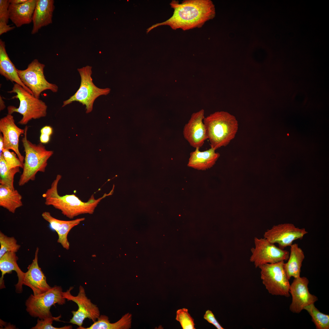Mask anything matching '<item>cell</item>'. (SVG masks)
<instances>
[{
	"instance_id": "obj_16",
	"label": "cell",
	"mask_w": 329,
	"mask_h": 329,
	"mask_svg": "<svg viewBox=\"0 0 329 329\" xmlns=\"http://www.w3.org/2000/svg\"><path fill=\"white\" fill-rule=\"evenodd\" d=\"M39 248H36L34 258L28 267V270L25 273L23 285L30 288L33 295H37L49 290L51 288L47 283L46 277L39 267L38 262Z\"/></svg>"
},
{
	"instance_id": "obj_35",
	"label": "cell",
	"mask_w": 329,
	"mask_h": 329,
	"mask_svg": "<svg viewBox=\"0 0 329 329\" xmlns=\"http://www.w3.org/2000/svg\"><path fill=\"white\" fill-rule=\"evenodd\" d=\"M40 133L41 134H46L51 136L53 133V129L50 126H46L41 129Z\"/></svg>"
},
{
	"instance_id": "obj_37",
	"label": "cell",
	"mask_w": 329,
	"mask_h": 329,
	"mask_svg": "<svg viewBox=\"0 0 329 329\" xmlns=\"http://www.w3.org/2000/svg\"><path fill=\"white\" fill-rule=\"evenodd\" d=\"M28 0H9L10 4H19L24 3Z\"/></svg>"
},
{
	"instance_id": "obj_8",
	"label": "cell",
	"mask_w": 329,
	"mask_h": 329,
	"mask_svg": "<svg viewBox=\"0 0 329 329\" xmlns=\"http://www.w3.org/2000/svg\"><path fill=\"white\" fill-rule=\"evenodd\" d=\"M284 261L267 264L259 267L262 283L273 295L290 296V285L283 267Z\"/></svg>"
},
{
	"instance_id": "obj_13",
	"label": "cell",
	"mask_w": 329,
	"mask_h": 329,
	"mask_svg": "<svg viewBox=\"0 0 329 329\" xmlns=\"http://www.w3.org/2000/svg\"><path fill=\"white\" fill-rule=\"evenodd\" d=\"M309 281L305 277L294 278L290 285L289 293L292 297L289 310L294 313H299L307 306L314 303L318 299L309 292Z\"/></svg>"
},
{
	"instance_id": "obj_32",
	"label": "cell",
	"mask_w": 329,
	"mask_h": 329,
	"mask_svg": "<svg viewBox=\"0 0 329 329\" xmlns=\"http://www.w3.org/2000/svg\"><path fill=\"white\" fill-rule=\"evenodd\" d=\"M9 0H0V21L7 24L9 19Z\"/></svg>"
},
{
	"instance_id": "obj_39",
	"label": "cell",
	"mask_w": 329,
	"mask_h": 329,
	"mask_svg": "<svg viewBox=\"0 0 329 329\" xmlns=\"http://www.w3.org/2000/svg\"><path fill=\"white\" fill-rule=\"evenodd\" d=\"M5 108V102L2 97L0 96V111L4 110Z\"/></svg>"
},
{
	"instance_id": "obj_3",
	"label": "cell",
	"mask_w": 329,
	"mask_h": 329,
	"mask_svg": "<svg viewBox=\"0 0 329 329\" xmlns=\"http://www.w3.org/2000/svg\"><path fill=\"white\" fill-rule=\"evenodd\" d=\"M203 122L210 147L215 150L227 145L235 137L238 128L235 116L226 111L215 112L205 117Z\"/></svg>"
},
{
	"instance_id": "obj_26",
	"label": "cell",
	"mask_w": 329,
	"mask_h": 329,
	"mask_svg": "<svg viewBox=\"0 0 329 329\" xmlns=\"http://www.w3.org/2000/svg\"><path fill=\"white\" fill-rule=\"evenodd\" d=\"M19 167L10 169L8 167L2 154L0 155V183L12 189H15L14 178L20 172Z\"/></svg>"
},
{
	"instance_id": "obj_12",
	"label": "cell",
	"mask_w": 329,
	"mask_h": 329,
	"mask_svg": "<svg viewBox=\"0 0 329 329\" xmlns=\"http://www.w3.org/2000/svg\"><path fill=\"white\" fill-rule=\"evenodd\" d=\"M308 233L304 228H299L292 224L285 223L274 225L268 229L265 232L264 237L272 243H277L279 248L284 249L290 246L295 240L302 239Z\"/></svg>"
},
{
	"instance_id": "obj_31",
	"label": "cell",
	"mask_w": 329,
	"mask_h": 329,
	"mask_svg": "<svg viewBox=\"0 0 329 329\" xmlns=\"http://www.w3.org/2000/svg\"><path fill=\"white\" fill-rule=\"evenodd\" d=\"M2 154L8 168L10 169L19 167L23 168V164L17 157L16 154L9 150L3 149Z\"/></svg>"
},
{
	"instance_id": "obj_36",
	"label": "cell",
	"mask_w": 329,
	"mask_h": 329,
	"mask_svg": "<svg viewBox=\"0 0 329 329\" xmlns=\"http://www.w3.org/2000/svg\"><path fill=\"white\" fill-rule=\"evenodd\" d=\"M50 136L46 134H41L40 137L41 143H47L50 140Z\"/></svg>"
},
{
	"instance_id": "obj_14",
	"label": "cell",
	"mask_w": 329,
	"mask_h": 329,
	"mask_svg": "<svg viewBox=\"0 0 329 329\" xmlns=\"http://www.w3.org/2000/svg\"><path fill=\"white\" fill-rule=\"evenodd\" d=\"M204 111L202 109L193 113L184 127L183 134L189 144L195 148L201 147L207 139L206 130L203 122Z\"/></svg>"
},
{
	"instance_id": "obj_4",
	"label": "cell",
	"mask_w": 329,
	"mask_h": 329,
	"mask_svg": "<svg viewBox=\"0 0 329 329\" xmlns=\"http://www.w3.org/2000/svg\"><path fill=\"white\" fill-rule=\"evenodd\" d=\"M22 141L25 152L23 171L18 182L19 186H24L30 181H34L38 172H44L48 161L53 154L52 150H47L41 143H32L27 139L28 127L25 128Z\"/></svg>"
},
{
	"instance_id": "obj_2",
	"label": "cell",
	"mask_w": 329,
	"mask_h": 329,
	"mask_svg": "<svg viewBox=\"0 0 329 329\" xmlns=\"http://www.w3.org/2000/svg\"><path fill=\"white\" fill-rule=\"evenodd\" d=\"M61 178V175H57L50 187L42 196L45 199L44 203L46 205L52 206L60 210L63 215L70 219H73L82 214H93L101 200L107 196L112 195L114 193V190L112 189L109 193H105L97 199H95L94 195H92L86 202L82 201L74 194L61 196L58 194V186Z\"/></svg>"
},
{
	"instance_id": "obj_15",
	"label": "cell",
	"mask_w": 329,
	"mask_h": 329,
	"mask_svg": "<svg viewBox=\"0 0 329 329\" xmlns=\"http://www.w3.org/2000/svg\"><path fill=\"white\" fill-rule=\"evenodd\" d=\"M0 131L3 135L4 149L13 151L23 164L24 157L20 152L19 147V137L24 134L25 129L18 127L13 116L8 114L0 120Z\"/></svg>"
},
{
	"instance_id": "obj_20",
	"label": "cell",
	"mask_w": 329,
	"mask_h": 329,
	"mask_svg": "<svg viewBox=\"0 0 329 329\" xmlns=\"http://www.w3.org/2000/svg\"><path fill=\"white\" fill-rule=\"evenodd\" d=\"M18 258L16 253L8 252L6 253L0 258V270L2 273L0 278V289L5 288L4 277L6 274L11 273L13 271L16 272L18 277V283L15 285L16 291L18 293H21L23 291V282L25 275L19 267L17 261Z\"/></svg>"
},
{
	"instance_id": "obj_28",
	"label": "cell",
	"mask_w": 329,
	"mask_h": 329,
	"mask_svg": "<svg viewBox=\"0 0 329 329\" xmlns=\"http://www.w3.org/2000/svg\"><path fill=\"white\" fill-rule=\"evenodd\" d=\"M0 258L8 252H17L20 247L14 237H8L0 232Z\"/></svg>"
},
{
	"instance_id": "obj_18",
	"label": "cell",
	"mask_w": 329,
	"mask_h": 329,
	"mask_svg": "<svg viewBox=\"0 0 329 329\" xmlns=\"http://www.w3.org/2000/svg\"><path fill=\"white\" fill-rule=\"evenodd\" d=\"M54 2L53 0H37L32 18L31 34L37 33L42 27L52 23Z\"/></svg>"
},
{
	"instance_id": "obj_5",
	"label": "cell",
	"mask_w": 329,
	"mask_h": 329,
	"mask_svg": "<svg viewBox=\"0 0 329 329\" xmlns=\"http://www.w3.org/2000/svg\"><path fill=\"white\" fill-rule=\"evenodd\" d=\"M8 92L16 94L12 99H18L19 101L18 108L12 105L7 107L8 114H12L16 112L22 115V118L18 122L19 124L25 125L32 119L46 116L48 107L45 102L35 97L21 86L15 83L12 90Z\"/></svg>"
},
{
	"instance_id": "obj_10",
	"label": "cell",
	"mask_w": 329,
	"mask_h": 329,
	"mask_svg": "<svg viewBox=\"0 0 329 329\" xmlns=\"http://www.w3.org/2000/svg\"><path fill=\"white\" fill-rule=\"evenodd\" d=\"M255 247L251 249L250 261L256 268L267 264L287 260L289 252L276 246L264 237L254 239Z\"/></svg>"
},
{
	"instance_id": "obj_22",
	"label": "cell",
	"mask_w": 329,
	"mask_h": 329,
	"mask_svg": "<svg viewBox=\"0 0 329 329\" xmlns=\"http://www.w3.org/2000/svg\"><path fill=\"white\" fill-rule=\"evenodd\" d=\"M0 74L7 80L15 82L33 95L32 92L23 84L19 78L17 69L7 53L5 43L1 39L0 40Z\"/></svg>"
},
{
	"instance_id": "obj_34",
	"label": "cell",
	"mask_w": 329,
	"mask_h": 329,
	"mask_svg": "<svg viewBox=\"0 0 329 329\" xmlns=\"http://www.w3.org/2000/svg\"><path fill=\"white\" fill-rule=\"evenodd\" d=\"M15 27H11L5 22L0 21V35L13 30Z\"/></svg>"
},
{
	"instance_id": "obj_30",
	"label": "cell",
	"mask_w": 329,
	"mask_h": 329,
	"mask_svg": "<svg viewBox=\"0 0 329 329\" xmlns=\"http://www.w3.org/2000/svg\"><path fill=\"white\" fill-rule=\"evenodd\" d=\"M61 316L55 317L52 316L44 319H38L36 325L31 329H71L73 328L71 325L65 326L60 327H56L53 326V321H60Z\"/></svg>"
},
{
	"instance_id": "obj_25",
	"label": "cell",
	"mask_w": 329,
	"mask_h": 329,
	"mask_svg": "<svg viewBox=\"0 0 329 329\" xmlns=\"http://www.w3.org/2000/svg\"><path fill=\"white\" fill-rule=\"evenodd\" d=\"M131 320L132 315L129 313L114 323H110L107 316L101 315L89 327L85 328L82 326L79 329H129L131 327Z\"/></svg>"
},
{
	"instance_id": "obj_24",
	"label": "cell",
	"mask_w": 329,
	"mask_h": 329,
	"mask_svg": "<svg viewBox=\"0 0 329 329\" xmlns=\"http://www.w3.org/2000/svg\"><path fill=\"white\" fill-rule=\"evenodd\" d=\"M22 196L15 189L0 185V206L14 213L23 205Z\"/></svg>"
},
{
	"instance_id": "obj_33",
	"label": "cell",
	"mask_w": 329,
	"mask_h": 329,
	"mask_svg": "<svg viewBox=\"0 0 329 329\" xmlns=\"http://www.w3.org/2000/svg\"><path fill=\"white\" fill-rule=\"evenodd\" d=\"M204 318L209 323L214 325L218 329H224L215 318L214 315L210 310H208L204 315Z\"/></svg>"
},
{
	"instance_id": "obj_7",
	"label": "cell",
	"mask_w": 329,
	"mask_h": 329,
	"mask_svg": "<svg viewBox=\"0 0 329 329\" xmlns=\"http://www.w3.org/2000/svg\"><path fill=\"white\" fill-rule=\"evenodd\" d=\"M63 292L61 286L55 285L42 294L37 295L31 294L26 301V310L31 316L40 319L51 317L50 309L52 306L56 303L60 305L65 303L66 299Z\"/></svg>"
},
{
	"instance_id": "obj_27",
	"label": "cell",
	"mask_w": 329,
	"mask_h": 329,
	"mask_svg": "<svg viewBox=\"0 0 329 329\" xmlns=\"http://www.w3.org/2000/svg\"><path fill=\"white\" fill-rule=\"evenodd\" d=\"M306 310L310 315L312 321L314 323L316 329H329V315L321 312L315 307L314 304L305 307Z\"/></svg>"
},
{
	"instance_id": "obj_21",
	"label": "cell",
	"mask_w": 329,
	"mask_h": 329,
	"mask_svg": "<svg viewBox=\"0 0 329 329\" xmlns=\"http://www.w3.org/2000/svg\"><path fill=\"white\" fill-rule=\"evenodd\" d=\"M199 148L190 153L188 166L200 170H206L212 167L220 156L215 150L210 148L204 151H200Z\"/></svg>"
},
{
	"instance_id": "obj_6",
	"label": "cell",
	"mask_w": 329,
	"mask_h": 329,
	"mask_svg": "<svg viewBox=\"0 0 329 329\" xmlns=\"http://www.w3.org/2000/svg\"><path fill=\"white\" fill-rule=\"evenodd\" d=\"M92 68L91 66L87 65L77 69L81 77L80 87L74 95L63 101L62 107L73 102L77 101L86 106V113H88L92 111L94 103L96 98L109 93L110 89L100 88L93 83L91 76Z\"/></svg>"
},
{
	"instance_id": "obj_23",
	"label": "cell",
	"mask_w": 329,
	"mask_h": 329,
	"mask_svg": "<svg viewBox=\"0 0 329 329\" xmlns=\"http://www.w3.org/2000/svg\"><path fill=\"white\" fill-rule=\"evenodd\" d=\"M290 252L287 262L284 263L283 267L287 277L289 280L300 276L302 262L305 258L304 252L297 243L292 244L290 246Z\"/></svg>"
},
{
	"instance_id": "obj_38",
	"label": "cell",
	"mask_w": 329,
	"mask_h": 329,
	"mask_svg": "<svg viewBox=\"0 0 329 329\" xmlns=\"http://www.w3.org/2000/svg\"><path fill=\"white\" fill-rule=\"evenodd\" d=\"M3 139L2 134V133L0 134V155H1L3 153V150L4 149Z\"/></svg>"
},
{
	"instance_id": "obj_9",
	"label": "cell",
	"mask_w": 329,
	"mask_h": 329,
	"mask_svg": "<svg viewBox=\"0 0 329 329\" xmlns=\"http://www.w3.org/2000/svg\"><path fill=\"white\" fill-rule=\"evenodd\" d=\"M44 64L37 59H34L24 70L17 69L18 75L23 84L33 93L36 97L39 98L43 91L49 90L54 93L58 90L55 84L49 82L44 74Z\"/></svg>"
},
{
	"instance_id": "obj_11",
	"label": "cell",
	"mask_w": 329,
	"mask_h": 329,
	"mask_svg": "<svg viewBox=\"0 0 329 329\" xmlns=\"http://www.w3.org/2000/svg\"><path fill=\"white\" fill-rule=\"evenodd\" d=\"M73 288L70 287L66 292H63V296L68 301H73L78 306L76 311H72L73 317L69 322L78 325L77 329H79L82 327L83 321L86 318H89L94 322L96 321L100 316V311L97 306L92 303L86 296L85 289L82 286H80L79 292L76 296H73L71 293Z\"/></svg>"
},
{
	"instance_id": "obj_17",
	"label": "cell",
	"mask_w": 329,
	"mask_h": 329,
	"mask_svg": "<svg viewBox=\"0 0 329 329\" xmlns=\"http://www.w3.org/2000/svg\"><path fill=\"white\" fill-rule=\"evenodd\" d=\"M41 215L43 219L49 223L51 228L57 233L58 236V242L67 250L69 249L70 246L68 239V233L74 227L85 220V218H82L69 221L60 220L53 217L48 211L43 212Z\"/></svg>"
},
{
	"instance_id": "obj_29",
	"label": "cell",
	"mask_w": 329,
	"mask_h": 329,
	"mask_svg": "<svg viewBox=\"0 0 329 329\" xmlns=\"http://www.w3.org/2000/svg\"><path fill=\"white\" fill-rule=\"evenodd\" d=\"M176 320L179 322L183 329H195L194 320L187 309L184 308L177 310Z\"/></svg>"
},
{
	"instance_id": "obj_19",
	"label": "cell",
	"mask_w": 329,
	"mask_h": 329,
	"mask_svg": "<svg viewBox=\"0 0 329 329\" xmlns=\"http://www.w3.org/2000/svg\"><path fill=\"white\" fill-rule=\"evenodd\" d=\"M37 0H28L21 4H10L9 7V19L18 27L32 21L33 13Z\"/></svg>"
},
{
	"instance_id": "obj_1",
	"label": "cell",
	"mask_w": 329,
	"mask_h": 329,
	"mask_svg": "<svg viewBox=\"0 0 329 329\" xmlns=\"http://www.w3.org/2000/svg\"><path fill=\"white\" fill-rule=\"evenodd\" d=\"M174 9L172 16L166 21L157 23L147 29V33L157 27L169 26L173 29L186 30L200 28L215 15L214 5L210 0H186L179 3L173 0L171 2Z\"/></svg>"
}]
</instances>
